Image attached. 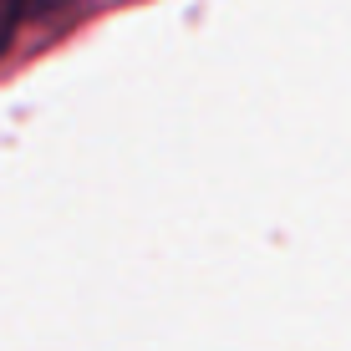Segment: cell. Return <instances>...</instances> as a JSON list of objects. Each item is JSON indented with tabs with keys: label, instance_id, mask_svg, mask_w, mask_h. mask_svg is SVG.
<instances>
[{
	"label": "cell",
	"instance_id": "6da1fadb",
	"mask_svg": "<svg viewBox=\"0 0 351 351\" xmlns=\"http://www.w3.org/2000/svg\"><path fill=\"white\" fill-rule=\"evenodd\" d=\"M21 26V0H0V56H5V46H10V36H16Z\"/></svg>",
	"mask_w": 351,
	"mask_h": 351
},
{
	"label": "cell",
	"instance_id": "7a4b0ae2",
	"mask_svg": "<svg viewBox=\"0 0 351 351\" xmlns=\"http://www.w3.org/2000/svg\"><path fill=\"white\" fill-rule=\"evenodd\" d=\"M71 0H21V16H56V10H66Z\"/></svg>",
	"mask_w": 351,
	"mask_h": 351
}]
</instances>
